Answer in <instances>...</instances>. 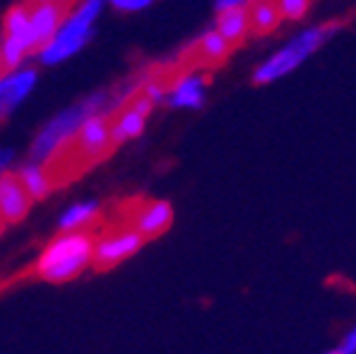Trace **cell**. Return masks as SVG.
<instances>
[{
    "instance_id": "cell-1",
    "label": "cell",
    "mask_w": 356,
    "mask_h": 354,
    "mask_svg": "<svg viewBox=\"0 0 356 354\" xmlns=\"http://www.w3.org/2000/svg\"><path fill=\"white\" fill-rule=\"evenodd\" d=\"M129 94H131V89H124L117 100L109 102L104 92H97V94H92V97H87L84 102H79V105H72V107H67V109H62L50 124H44L42 132H40L38 139L33 141V149H30L33 161H38V164L50 161L67 141H72V139L77 137L79 127L87 122L89 116L99 114V111H109L111 114L124 100H129Z\"/></svg>"
},
{
    "instance_id": "cell-2",
    "label": "cell",
    "mask_w": 356,
    "mask_h": 354,
    "mask_svg": "<svg viewBox=\"0 0 356 354\" xmlns=\"http://www.w3.org/2000/svg\"><path fill=\"white\" fill-rule=\"evenodd\" d=\"M341 30V22H324V25H312L297 33L287 45H282L277 52L267 57L255 72H252V82L255 84H273L277 79L287 77L295 70H300L307 60L317 50H322L324 45Z\"/></svg>"
},
{
    "instance_id": "cell-3",
    "label": "cell",
    "mask_w": 356,
    "mask_h": 354,
    "mask_svg": "<svg viewBox=\"0 0 356 354\" xmlns=\"http://www.w3.org/2000/svg\"><path fill=\"white\" fill-rule=\"evenodd\" d=\"M95 240L89 233L70 231L52 240L38 258V275L47 282H67L77 277L92 263Z\"/></svg>"
},
{
    "instance_id": "cell-4",
    "label": "cell",
    "mask_w": 356,
    "mask_h": 354,
    "mask_svg": "<svg viewBox=\"0 0 356 354\" xmlns=\"http://www.w3.org/2000/svg\"><path fill=\"white\" fill-rule=\"evenodd\" d=\"M104 0H82L65 20L60 22L57 33L47 45L40 47V60L44 65H60V62L70 60L77 55L84 45L95 35V22L99 17Z\"/></svg>"
},
{
    "instance_id": "cell-5",
    "label": "cell",
    "mask_w": 356,
    "mask_h": 354,
    "mask_svg": "<svg viewBox=\"0 0 356 354\" xmlns=\"http://www.w3.org/2000/svg\"><path fill=\"white\" fill-rule=\"evenodd\" d=\"M30 50H35L33 33H30V8L15 6L6 15V38L0 45V57L6 70H17Z\"/></svg>"
},
{
    "instance_id": "cell-6",
    "label": "cell",
    "mask_w": 356,
    "mask_h": 354,
    "mask_svg": "<svg viewBox=\"0 0 356 354\" xmlns=\"http://www.w3.org/2000/svg\"><path fill=\"white\" fill-rule=\"evenodd\" d=\"M144 240H146L144 236L136 233L134 228L111 233V236H106V238H102L95 243V250H92V263H95L99 270L114 268L122 261H127V258H131L134 253H139L141 245H144Z\"/></svg>"
},
{
    "instance_id": "cell-7",
    "label": "cell",
    "mask_w": 356,
    "mask_h": 354,
    "mask_svg": "<svg viewBox=\"0 0 356 354\" xmlns=\"http://www.w3.org/2000/svg\"><path fill=\"white\" fill-rule=\"evenodd\" d=\"M154 107L156 105L146 97L144 92L136 94L131 105H129L127 109L119 111L117 119L109 124L111 144H124V141H129V139L141 137L146 129V119H149V114L154 111Z\"/></svg>"
},
{
    "instance_id": "cell-8",
    "label": "cell",
    "mask_w": 356,
    "mask_h": 354,
    "mask_svg": "<svg viewBox=\"0 0 356 354\" xmlns=\"http://www.w3.org/2000/svg\"><path fill=\"white\" fill-rule=\"evenodd\" d=\"M35 84H38V72L30 67L0 75V116H8L13 109H17L33 94Z\"/></svg>"
},
{
    "instance_id": "cell-9",
    "label": "cell",
    "mask_w": 356,
    "mask_h": 354,
    "mask_svg": "<svg viewBox=\"0 0 356 354\" xmlns=\"http://www.w3.org/2000/svg\"><path fill=\"white\" fill-rule=\"evenodd\" d=\"M74 141H77L79 154H84L87 159H97V156L106 154V149H109V144H111L109 111H99V114L89 116L87 122L79 127Z\"/></svg>"
},
{
    "instance_id": "cell-10",
    "label": "cell",
    "mask_w": 356,
    "mask_h": 354,
    "mask_svg": "<svg viewBox=\"0 0 356 354\" xmlns=\"http://www.w3.org/2000/svg\"><path fill=\"white\" fill-rule=\"evenodd\" d=\"M30 203H33V199L25 194V188L17 181V176L3 174L0 176V221L6 223L22 221V218L28 216Z\"/></svg>"
},
{
    "instance_id": "cell-11",
    "label": "cell",
    "mask_w": 356,
    "mask_h": 354,
    "mask_svg": "<svg viewBox=\"0 0 356 354\" xmlns=\"http://www.w3.org/2000/svg\"><path fill=\"white\" fill-rule=\"evenodd\" d=\"M206 92H208L206 77H200V75H184L181 79H176L171 92L166 94V102L173 109H203Z\"/></svg>"
},
{
    "instance_id": "cell-12",
    "label": "cell",
    "mask_w": 356,
    "mask_h": 354,
    "mask_svg": "<svg viewBox=\"0 0 356 354\" xmlns=\"http://www.w3.org/2000/svg\"><path fill=\"white\" fill-rule=\"evenodd\" d=\"M62 20H65L62 3H38L30 10V33H33V45L38 50L50 43Z\"/></svg>"
},
{
    "instance_id": "cell-13",
    "label": "cell",
    "mask_w": 356,
    "mask_h": 354,
    "mask_svg": "<svg viewBox=\"0 0 356 354\" xmlns=\"http://www.w3.org/2000/svg\"><path fill=\"white\" fill-rule=\"evenodd\" d=\"M173 223V206L168 201H151L134 216V231L144 238H154L159 233L168 231Z\"/></svg>"
},
{
    "instance_id": "cell-14",
    "label": "cell",
    "mask_w": 356,
    "mask_h": 354,
    "mask_svg": "<svg viewBox=\"0 0 356 354\" xmlns=\"http://www.w3.org/2000/svg\"><path fill=\"white\" fill-rule=\"evenodd\" d=\"M222 38L228 40L230 45H240L248 35H250V20H248V8L245 6H235V8H225V10H218V20L216 28Z\"/></svg>"
},
{
    "instance_id": "cell-15",
    "label": "cell",
    "mask_w": 356,
    "mask_h": 354,
    "mask_svg": "<svg viewBox=\"0 0 356 354\" xmlns=\"http://www.w3.org/2000/svg\"><path fill=\"white\" fill-rule=\"evenodd\" d=\"M245 8H248V20H250V35H270L282 22L275 0H250Z\"/></svg>"
},
{
    "instance_id": "cell-16",
    "label": "cell",
    "mask_w": 356,
    "mask_h": 354,
    "mask_svg": "<svg viewBox=\"0 0 356 354\" xmlns=\"http://www.w3.org/2000/svg\"><path fill=\"white\" fill-rule=\"evenodd\" d=\"M15 176H17V181L22 183V188H25V194L33 201L44 199V196L52 191V176L47 174V169H44L42 164H38V161L25 164Z\"/></svg>"
},
{
    "instance_id": "cell-17",
    "label": "cell",
    "mask_w": 356,
    "mask_h": 354,
    "mask_svg": "<svg viewBox=\"0 0 356 354\" xmlns=\"http://www.w3.org/2000/svg\"><path fill=\"white\" fill-rule=\"evenodd\" d=\"M97 213H99V203H97V201H79V203H72L60 216V231L62 233L82 231L84 226H89V223L95 221Z\"/></svg>"
},
{
    "instance_id": "cell-18",
    "label": "cell",
    "mask_w": 356,
    "mask_h": 354,
    "mask_svg": "<svg viewBox=\"0 0 356 354\" xmlns=\"http://www.w3.org/2000/svg\"><path fill=\"white\" fill-rule=\"evenodd\" d=\"M230 52H233V45L222 38L218 30H208V33H203V38H200V55L206 57V60L225 62L230 57Z\"/></svg>"
},
{
    "instance_id": "cell-19",
    "label": "cell",
    "mask_w": 356,
    "mask_h": 354,
    "mask_svg": "<svg viewBox=\"0 0 356 354\" xmlns=\"http://www.w3.org/2000/svg\"><path fill=\"white\" fill-rule=\"evenodd\" d=\"M282 20H302L309 13L312 0H275Z\"/></svg>"
},
{
    "instance_id": "cell-20",
    "label": "cell",
    "mask_w": 356,
    "mask_h": 354,
    "mask_svg": "<svg viewBox=\"0 0 356 354\" xmlns=\"http://www.w3.org/2000/svg\"><path fill=\"white\" fill-rule=\"evenodd\" d=\"M109 3L122 13H141L154 6V0H109Z\"/></svg>"
},
{
    "instance_id": "cell-21",
    "label": "cell",
    "mask_w": 356,
    "mask_h": 354,
    "mask_svg": "<svg viewBox=\"0 0 356 354\" xmlns=\"http://www.w3.org/2000/svg\"><path fill=\"white\" fill-rule=\"evenodd\" d=\"M337 354H356V325L341 337V344L337 347Z\"/></svg>"
},
{
    "instance_id": "cell-22",
    "label": "cell",
    "mask_w": 356,
    "mask_h": 354,
    "mask_svg": "<svg viewBox=\"0 0 356 354\" xmlns=\"http://www.w3.org/2000/svg\"><path fill=\"white\" fill-rule=\"evenodd\" d=\"M144 94L146 97H149L151 102H154V105H159V102H163L166 100V92H163V87L159 82H149L144 87Z\"/></svg>"
},
{
    "instance_id": "cell-23",
    "label": "cell",
    "mask_w": 356,
    "mask_h": 354,
    "mask_svg": "<svg viewBox=\"0 0 356 354\" xmlns=\"http://www.w3.org/2000/svg\"><path fill=\"white\" fill-rule=\"evenodd\" d=\"M13 149H0V176L6 174V169L10 167V161H13Z\"/></svg>"
},
{
    "instance_id": "cell-24",
    "label": "cell",
    "mask_w": 356,
    "mask_h": 354,
    "mask_svg": "<svg viewBox=\"0 0 356 354\" xmlns=\"http://www.w3.org/2000/svg\"><path fill=\"white\" fill-rule=\"evenodd\" d=\"M250 0H216L218 10H225V8H235V6H248Z\"/></svg>"
},
{
    "instance_id": "cell-25",
    "label": "cell",
    "mask_w": 356,
    "mask_h": 354,
    "mask_svg": "<svg viewBox=\"0 0 356 354\" xmlns=\"http://www.w3.org/2000/svg\"><path fill=\"white\" fill-rule=\"evenodd\" d=\"M35 3H60V0H35Z\"/></svg>"
},
{
    "instance_id": "cell-26",
    "label": "cell",
    "mask_w": 356,
    "mask_h": 354,
    "mask_svg": "<svg viewBox=\"0 0 356 354\" xmlns=\"http://www.w3.org/2000/svg\"><path fill=\"white\" fill-rule=\"evenodd\" d=\"M3 70H6V65H3V57H0V75H3Z\"/></svg>"
},
{
    "instance_id": "cell-27",
    "label": "cell",
    "mask_w": 356,
    "mask_h": 354,
    "mask_svg": "<svg viewBox=\"0 0 356 354\" xmlns=\"http://www.w3.org/2000/svg\"><path fill=\"white\" fill-rule=\"evenodd\" d=\"M327 354H337V349H334V352H327Z\"/></svg>"
}]
</instances>
